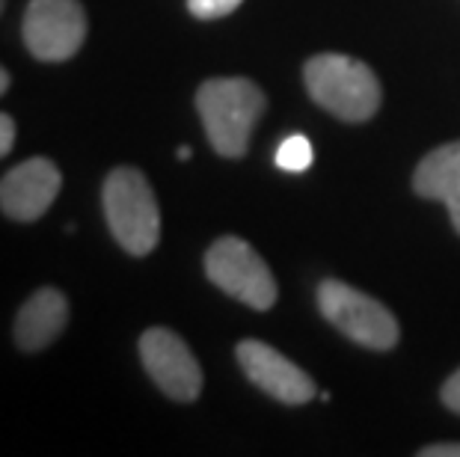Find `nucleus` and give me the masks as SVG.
Instances as JSON below:
<instances>
[{
	"instance_id": "obj_1",
	"label": "nucleus",
	"mask_w": 460,
	"mask_h": 457,
	"mask_svg": "<svg viewBox=\"0 0 460 457\" xmlns=\"http://www.w3.org/2000/svg\"><path fill=\"white\" fill-rule=\"evenodd\" d=\"M197 110L211 149L238 161L247 154L252 128L268 110V99L250 77H211L197 90Z\"/></svg>"
},
{
	"instance_id": "obj_2",
	"label": "nucleus",
	"mask_w": 460,
	"mask_h": 457,
	"mask_svg": "<svg viewBox=\"0 0 460 457\" xmlns=\"http://www.w3.org/2000/svg\"><path fill=\"white\" fill-rule=\"evenodd\" d=\"M312 101L341 122H368L380 110V81L366 63L345 54H318L303 66Z\"/></svg>"
},
{
	"instance_id": "obj_3",
	"label": "nucleus",
	"mask_w": 460,
	"mask_h": 457,
	"mask_svg": "<svg viewBox=\"0 0 460 457\" xmlns=\"http://www.w3.org/2000/svg\"><path fill=\"white\" fill-rule=\"evenodd\" d=\"M102 206L111 235L128 256H149L161 241V208L149 179L137 167H116L104 179Z\"/></svg>"
},
{
	"instance_id": "obj_4",
	"label": "nucleus",
	"mask_w": 460,
	"mask_h": 457,
	"mask_svg": "<svg viewBox=\"0 0 460 457\" xmlns=\"http://www.w3.org/2000/svg\"><path fill=\"white\" fill-rule=\"evenodd\" d=\"M318 309L339 333L371 351H393L401 338L398 318L380 300L345 286L341 279L321 282Z\"/></svg>"
},
{
	"instance_id": "obj_5",
	"label": "nucleus",
	"mask_w": 460,
	"mask_h": 457,
	"mask_svg": "<svg viewBox=\"0 0 460 457\" xmlns=\"http://www.w3.org/2000/svg\"><path fill=\"white\" fill-rule=\"evenodd\" d=\"M205 274L220 291H226L229 297L241 300L256 312H268L279 297L270 268L264 265L259 250L243 238L223 235L214 241L205 252Z\"/></svg>"
},
{
	"instance_id": "obj_6",
	"label": "nucleus",
	"mask_w": 460,
	"mask_h": 457,
	"mask_svg": "<svg viewBox=\"0 0 460 457\" xmlns=\"http://www.w3.org/2000/svg\"><path fill=\"white\" fill-rule=\"evenodd\" d=\"M86 9L81 0H31L24 13V45L39 63H66L86 42Z\"/></svg>"
},
{
	"instance_id": "obj_7",
	"label": "nucleus",
	"mask_w": 460,
	"mask_h": 457,
	"mask_svg": "<svg viewBox=\"0 0 460 457\" xmlns=\"http://www.w3.org/2000/svg\"><path fill=\"white\" fill-rule=\"evenodd\" d=\"M140 359L146 374L166 398L181 404L197 401L202 392V368L188 342L166 327H149L140 336Z\"/></svg>"
},
{
	"instance_id": "obj_8",
	"label": "nucleus",
	"mask_w": 460,
	"mask_h": 457,
	"mask_svg": "<svg viewBox=\"0 0 460 457\" xmlns=\"http://www.w3.org/2000/svg\"><path fill=\"white\" fill-rule=\"evenodd\" d=\"M234 356H238V365L243 368L247 381L256 383L264 395L277 398L282 404L288 407L309 404L318 392L312 377L300 365L282 356L277 347L259 342V338H243V342H238Z\"/></svg>"
},
{
	"instance_id": "obj_9",
	"label": "nucleus",
	"mask_w": 460,
	"mask_h": 457,
	"mask_svg": "<svg viewBox=\"0 0 460 457\" xmlns=\"http://www.w3.org/2000/svg\"><path fill=\"white\" fill-rule=\"evenodd\" d=\"M63 176L54 161L31 158L0 179V211L15 223H33L60 197Z\"/></svg>"
},
{
	"instance_id": "obj_10",
	"label": "nucleus",
	"mask_w": 460,
	"mask_h": 457,
	"mask_svg": "<svg viewBox=\"0 0 460 457\" xmlns=\"http://www.w3.org/2000/svg\"><path fill=\"white\" fill-rule=\"evenodd\" d=\"M68 327V300L60 288H39L15 315V345L24 354H39L54 345Z\"/></svg>"
},
{
	"instance_id": "obj_11",
	"label": "nucleus",
	"mask_w": 460,
	"mask_h": 457,
	"mask_svg": "<svg viewBox=\"0 0 460 457\" xmlns=\"http://www.w3.org/2000/svg\"><path fill=\"white\" fill-rule=\"evenodd\" d=\"M413 190L422 199H439L448 206V217L460 235V140L428 152L413 172Z\"/></svg>"
},
{
	"instance_id": "obj_12",
	"label": "nucleus",
	"mask_w": 460,
	"mask_h": 457,
	"mask_svg": "<svg viewBox=\"0 0 460 457\" xmlns=\"http://www.w3.org/2000/svg\"><path fill=\"white\" fill-rule=\"evenodd\" d=\"M277 163H279L282 170H288V172L309 170V163H312V145H309V140L303 137V134H291V137H286V143H282L279 152H277Z\"/></svg>"
},
{
	"instance_id": "obj_13",
	"label": "nucleus",
	"mask_w": 460,
	"mask_h": 457,
	"mask_svg": "<svg viewBox=\"0 0 460 457\" xmlns=\"http://www.w3.org/2000/svg\"><path fill=\"white\" fill-rule=\"evenodd\" d=\"M241 4L243 0H188V9L199 22H214V18L232 15Z\"/></svg>"
},
{
	"instance_id": "obj_14",
	"label": "nucleus",
	"mask_w": 460,
	"mask_h": 457,
	"mask_svg": "<svg viewBox=\"0 0 460 457\" xmlns=\"http://www.w3.org/2000/svg\"><path fill=\"white\" fill-rule=\"evenodd\" d=\"M439 398H443V404L448 407V410L460 416V368L443 383V389H439Z\"/></svg>"
},
{
	"instance_id": "obj_15",
	"label": "nucleus",
	"mask_w": 460,
	"mask_h": 457,
	"mask_svg": "<svg viewBox=\"0 0 460 457\" xmlns=\"http://www.w3.org/2000/svg\"><path fill=\"white\" fill-rule=\"evenodd\" d=\"M15 145V122L13 116L0 113V158H6Z\"/></svg>"
},
{
	"instance_id": "obj_16",
	"label": "nucleus",
	"mask_w": 460,
	"mask_h": 457,
	"mask_svg": "<svg viewBox=\"0 0 460 457\" xmlns=\"http://www.w3.org/2000/svg\"><path fill=\"white\" fill-rule=\"evenodd\" d=\"M419 457H460V443H434L419 449Z\"/></svg>"
},
{
	"instance_id": "obj_17",
	"label": "nucleus",
	"mask_w": 460,
	"mask_h": 457,
	"mask_svg": "<svg viewBox=\"0 0 460 457\" xmlns=\"http://www.w3.org/2000/svg\"><path fill=\"white\" fill-rule=\"evenodd\" d=\"M9 90V72L4 69V66H0V95H4Z\"/></svg>"
},
{
	"instance_id": "obj_18",
	"label": "nucleus",
	"mask_w": 460,
	"mask_h": 457,
	"mask_svg": "<svg viewBox=\"0 0 460 457\" xmlns=\"http://www.w3.org/2000/svg\"><path fill=\"white\" fill-rule=\"evenodd\" d=\"M179 158H181V161H188V158H190V149H188V145H181V149H179Z\"/></svg>"
},
{
	"instance_id": "obj_19",
	"label": "nucleus",
	"mask_w": 460,
	"mask_h": 457,
	"mask_svg": "<svg viewBox=\"0 0 460 457\" xmlns=\"http://www.w3.org/2000/svg\"><path fill=\"white\" fill-rule=\"evenodd\" d=\"M4 4H6V0H0V13H4Z\"/></svg>"
}]
</instances>
